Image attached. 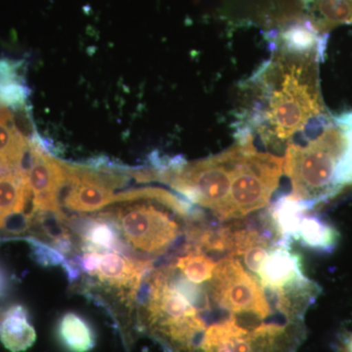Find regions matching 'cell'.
Here are the masks:
<instances>
[{"label":"cell","instance_id":"obj_1","mask_svg":"<svg viewBox=\"0 0 352 352\" xmlns=\"http://www.w3.org/2000/svg\"><path fill=\"white\" fill-rule=\"evenodd\" d=\"M270 46V59L241 85L252 99L235 122V138L258 134L264 145L278 149L329 113L319 87L324 53L291 50L273 41Z\"/></svg>","mask_w":352,"mask_h":352},{"label":"cell","instance_id":"obj_2","mask_svg":"<svg viewBox=\"0 0 352 352\" xmlns=\"http://www.w3.org/2000/svg\"><path fill=\"white\" fill-rule=\"evenodd\" d=\"M305 145L289 142L283 170L296 200L315 205L352 186V112L310 124Z\"/></svg>","mask_w":352,"mask_h":352},{"label":"cell","instance_id":"obj_3","mask_svg":"<svg viewBox=\"0 0 352 352\" xmlns=\"http://www.w3.org/2000/svg\"><path fill=\"white\" fill-rule=\"evenodd\" d=\"M129 201L98 212L117 227L129 252L152 261L170 252L187 235L198 210L182 196L161 188L126 191Z\"/></svg>","mask_w":352,"mask_h":352},{"label":"cell","instance_id":"obj_4","mask_svg":"<svg viewBox=\"0 0 352 352\" xmlns=\"http://www.w3.org/2000/svg\"><path fill=\"white\" fill-rule=\"evenodd\" d=\"M243 152V143L224 152L156 173V182L175 190L192 205L210 210L224 221L236 168Z\"/></svg>","mask_w":352,"mask_h":352},{"label":"cell","instance_id":"obj_5","mask_svg":"<svg viewBox=\"0 0 352 352\" xmlns=\"http://www.w3.org/2000/svg\"><path fill=\"white\" fill-rule=\"evenodd\" d=\"M243 143L224 221L240 219L265 208L279 186L284 159L270 153L259 152L254 138L237 139Z\"/></svg>","mask_w":352,"mask_h":352},{"label":"cell","instance_id":"obj_6","mask_svg":"<svg viewBox=\"0 0 352 352\" xmlns=\"http://www.w3.org/2000/svg\"><path fill=\"white\" fill-rule=\"evenodd\" d=\"M28 180L32 194V215L36 212H52L66 219L59 195L66 185V163L30 143Z\"/></svg>","mask_w":352,"mask_h":352},{"label":"cell","instance_id":"obj_7","mask_svg":"<svg viewBox=\"0 0 352 352\" xmlns=\"http://www.w3.org/2000/svg\"><path fill=\"white\" fill-rule=\"evenodd\" d=\"M305 277L302 258L289 250V244L281 242L271 248L256 275L266 295L281 291Z\"/></svg>","mask_w":352,"mask_h":352},{"label":"cell","instance_id":"obj_8","mask_svg":"<svg viewBox=\"0 0 352 352\" xmlns=\"http://www.w3.org/2000/svg\"><path fill=\"white\" fill-rule=\"evenodd\" d=\"M30 203L32 204V194L27 170L0 175V229H3L7 221L14 217H25L30 219L25 212Z\"/></svg>","mask_w":352,"mask_h":352},{"label":"cell","instance_id":"obj_9","mask_svg":"<svg viewBox=\"0 0 352 352\" xmlns=\"http://www.w3.org/2000/svg\"><path fill=\"white\" fill-rule=\"evenodd\" d=\"M30 143L14 126L12 112L0 104V175L25 170Z\"/></svg>","mask_w":352,"mask_h":352},{"label":"cell","instance_id":"obj_10","mask_svg":"<svg viewBox=\"0 0 352 352\" xmlns=\"http://www.w3.org/2000/svg\"><path fill=\"white\" fill-rule=\"evenodd\" d=\"M36 340V329L24 305H12L0 316V342L7 351H27Z\"/></svg>","mask_w":352,"mask_h":352},{"label":"cell","instance_id":"obj_11","mask_svg":"<svg viewBox=\"0 0 352 352\" xmlns=\"http://www.w3.org/2000/svg\"><path fill=\"white\" fill-rule=\"evenodd\" d=\"M56 338L67 352H89L96 346L94 326L76 312H66L56 324Z\"/></svg>","mask_w":352,"mask_h":352},{"label":"cell","instance_id":"obj_12","mask_svg":"<svg viewBox=\"0 0 352 352\" xmlns=\"http://www.w3.org/2000/svg\"><path fill=\"white\" fill-rule=\"evenodd\" d=\"M309 21L319 34L342 24H352V0H302Z\"/></svg>","mask_w":352,"mask_h":352},{"label":"cell","instance_id":"obj_13","mask_svg":"<svg viewBox=\"0 0 352 352\" xmlns=\"http://www.w3.org/2000/svg\"><path fill=\"white\" fill-rule=\"evenodd\" d=\"M303 215L294 240L315 251L330 252L339 242L340 234L335 227L315 215Z\"/></svg>","mask_w":352,"mask_h":352},{"label":"cell","instance_id":"obj_14","mask_svg":"<svg viewBox=\"0 0 352 352\" xmlns=\"http://www.w3.org/2000/svg\"><path fill=\"white\" fill-rule=\"evenodd\" d=\"M171 263L187 280L198 285L210 281L217 265L207 252L189 244L185 245Z\"/></svg>","mask_w":352,"mask_h":352},{"label":"cell","instance_id":"obj_15","mask_svg":"<svg viewBox=\"0 0 352 352\" xmlns=\"http://www.w3.org/2000/svg\"><path fill=\"white\" fill-rule=\"evenodd\" d=\"M29 244L31 248L32 256L39 265L44 267H53V266H61L64 267L68 259L62 252L57 251L56 249L43 242V241L34 237L22 238Z\"/></svg>","mask_w":352,"mask_h":352},{"label":"cell","instance_id":"obj_16","mask_svg":"<svg viewBox=\"0 0 352 352\" xmlns=\"http://www.w3.org/2000/svg\"><path fill=\"white\" fill-rule=\"evenodd\" d=\"M25 62L11 58H0V87L25 82Z\"/></svg>","mask_w":352,"mask_h":352},{"label":"cell","instance_id":"obj_17","mask_svg":"<svg viewBox=\"0 0 352 352\" xmlns=\"http://www.w3.org/2000/svg\"><path fill=\"white\" fill-rule=\"evenodd\" d=\"M338 352H352V333L342 336L338 346Z\"/></svg>","mask_w":352,"mask_h":352},{"label":"cell","instance_id":"obj_18","mask_svg":"<svg viewBox=\"0 0 352 352\" xmlns=\"http://www.w3.org/2000/svg\"><path fill=\"white\" fill-rule=\"evenodd\" d=\"M7 289V278L4 271L0 267V296L6 293Z\"/></svg>","mask_w":352,"mask_h":352}]
</instances>
